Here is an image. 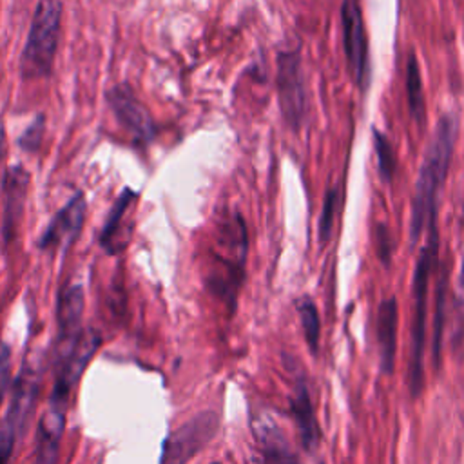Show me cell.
<instances>
[{"label": "cell", "instance_id": "1", "mask_svg": "<svg viewBox=\"0 0 464 464\" xmlns=\"http://www.w3.org/2000/svg\"><path fill=\"white\" fill-rule=\"evenodd\" d=\"M457 136L455 118L446 114L439 120L430 143L426 147L424 160L417 176L413 199H411V219H410V237L415 243L430 223L435 221L437 201L440 187L446 179L453 147Z\"/></svg>", "mask_w": 464, "mask_h": 464}, {"label": "cell", "instance_id": "19", "mask_svg": "<svg viewBox=\"0 0 464 464\" xmlns=\"http://www.w3.org/2000/svg\"><path fill=\"white\" fill-rule=\"evenodd\" d=\"M16 437H18L16 428L5 417L4 422L0 424V464H11L13 453H14Z\"/></svg>", "mask_w": 464, "mask_h": 464}, {"label": "cell", "instance_id": "12", "mask_svg": "<svg viewBox=\"0 0 464 464\" xmlns=\"http://www.w3.org/2000/svg\"><path fill=\"white\" fill-rule=\"evenodd\" d=\"M397 301L393 297L384 299L379 304L377 310V350H379V361H381V370L384 373L393 372L395 364V350H397Z\"/></svg>", "mask_w": 464, "mask_h": 464}, {"label": "cell", "instance_id": "20", "mask_svg": "<svg viewBox=\"0 0 464 464\" xmlns=\"http://www.w3.org/2000/svg\"><path fill=\"white\" fill-rule=\"evenodd\" d=\"M335 207H337V190L330 188L324 194V205H323V212H321V219H319V237H321V241L328 239V236H330Z\"/></svg>", "mask_w": 464, "mask_h": 464}, {"label": "cell", "instance_id": "9", "mask_svg": "<svg viewBox=\"0 0 464 464\" xmlns=\"http://www.w3.org/2000/svg\"><path fill=\"white\" fill-rule=\"evenodd\" d=\"M109 103L118 121L127 129V132L134 140L147 141L152 138L154 134L152 118L127 85H116L109 92Z\"/></svg>", "mask_w": 464, "mask_h": 464}, {"label": "cell", "instance_id": "4", "mask_svg": "<svg viewBox=\"0 0 464 464\" xmlns=\"http://www.w3.org/2000/svg\"><path fill=\"white\" fill-rule=\"evenodd\" d=\"M219 417L214 411H201L178 430H174L163 446L160 464H187L216 435Z\"/></svg>", "mask_w": 464, "mask_h": 464}, {"label": "cell", "instance_id": "6", "mask_svg": "<svg viewBox=\"0 0 464 464\" xmlns=\"http://www.w3.org/2000/svg\"><path fill=\"white\" fill-rule=\"evenodd\" d=\"M277 91L281 112L292 127H299L306 114V94L301 76L299 54L290 51L279 54L277 62Z\"/></svg>", "mask_w": 464, "mask_h": 464}, {"label": "cell", "instance_id": "24", "mask_svg": "<svg viewBox=\"0 0 464 464\" xmlns=\"http://www.w3.org/2000/svg\"><path fill=\"white\" fill-rule=\"evenodd\" d=\"M4 149H5V130H4V121L0 118V160L4 156Z\"/></svg>", "mask_w": 464, "mask_h": 464}, {"label": "cell", "instance_id": "15", "mask_svg": "<svg viewBox=\"0 0 464 464\" xmlns=\"http://www.w3.org/2000/svg\"><path fill=\"white\" fill-rule=\"evenodd\" d=\"M132 199H134V194L129 192V190H125V192L118 198V201H116L114 207H112V212H111L109 218H107L105 228H103V232L100 234V243H102V246H103L109 254H116L118 250H121V248L125 246V241L121 239V228H123L121 219H123V216H125V212H127V208H129V205H130Z\"/></svg>", "mask_w": 464, "mask_h": 464}, {"label": "cell", "instance_id": "10", "mask_svg": "<svg viewBox=\"0 0 464 464\" xmlns=\"http://www.w3.org/2000/svg\"><path fill=\"white\" fill-rule=\"evenodd\" d=\"M65 404L49 401L47 410L38 426L34 464H58L60 442L65 428Z\"/></svg>", "mask_w": 464, "mask_h": 464}, {"label": "cell", "instance_id": "3", "mask_svg": "<svg viewBox=\"0 0 464 464\" xmlns=\"http://www.w3.org/2000/svg\"><path fill=\"white\" fill-rule=\"evenodd\" d=\"M62 11L60 0H38L20 60L25 80L45 78L51 72L62 29Z\"/></svg>", "mask_w": 464, "mask_h": 464}, {"label": "cell", "instance_id": "18", "mask_svg": "<svg viewBox=\"0 0 464 464\" xmlns=\"http://www.w3.org/2000/svg\"><path fill=\"white\" fill-rule=\"evenodd\" d=\"M373 147H375V156H377V165H379V172L382 176V179L390 181L393 172H395V152L390 145V141L386 140V136H382L381 132L375 130V138H373Z\"/></svg>", "mask_w": 464, "mask_h": 464}, {"label": "cell", "instance_id": "13", "mask_svg": "<svg viewBox=\"0 0 464 464\" xmlns=\"http://www.w3.org/2000/svg\"><path fill=\"white\" fill-rule=\"evenodd\" d=\"M38 388H40L38 372L33 366H25L22 370L20 377H18L14 397H13V402H11V410L7 413V419L13 422L18 435L24 433V430L27 426V419L33 413L34 401H36V395H38Z\"/></svg>", "mask_w": 464, "mask_h": 464}, {"label": "cell", "instance_id": "7", "mask_svg": "<svg viewBox=\"0 0 464 464\" xmlns=\"http://www.w3.org/2000/svg\"><path fill=\"white\" fill-rule=\"evenodd\" d=\"M83 288L80 285L67 286L58 299V361L67 357L78 344L83 315Z\"/></svg>", "mask_w": 464, "mask_h": 464}, {"label": "cell", "instance_id": "23", "mask_svg": "<svg viewBox=\"0 0 464 464\" xmlns=\"http://www.w3.org/2000/svg\"><path fill=\"white\" fill-rule=\"evenodd\" d=\"M377 250H379L381 259H382L384 263H388V259H390V237H388L384 227H379V234H377Z\"/></svg>", "mask_w": 464, "mask_h": 464}, {"label": "cell", "instance_id": "14", "mask_svg": "<svg viewBox=\"0 0 464 464\" xmlns=\"http://www.w3.org/2000/svg\"><path fill=\"white\" fill-rule=\"evenodd\" d=\"M290 408H292V415L297 426V433H299V440L303 444V448L306 451L315 450L317 442H319V426L315 420V413H314V406H312V399L308 393V388L303 381H297L294 395L290 399Z\"/></svg>", "mask_w": 464, "mask_h": 464}, {"label": "cell", "instance_id": "11", "mask_svg": "<svg viewBox=\"0 0 464 464\" xmlns=\"http://www.w3.org/2000/svg\"><path fill=\"white\" fill-rule=\"evenodd\" d=\"M29 187V174L20 165L7 169L4 178V236L11 239L18 228Z\"/></svg>", "mask_w": 464, "mask_h": 464}, {"label": "cell", "instance_id": "17", "mask_svg": "<svg viewBox=\"0 0 464 464\" xmlns=\"http://www.w3.org/2000/svg\"><path fill=\"white\" fill-rule=\"evenodd\" d=\"M299 319H301V326H303V334L306 339V344L310 348L312 353H317V346H319V312L315 303L310 297H301L295 304Z\"/></svg>", "mask_w": 464, "mask_h": 464}, {"label": "cell", "instance_id": "21", "mask_svg": "<svg viewBox=\"0 0 464 464\" xmlns=\"http://www.w3.org/2000/svg\"><path fill=\"white\" fill-rule=\"evenodd\" d=\"M44 134V116H38L20 136V147L25 150H34L38 149Z\"/></svg>", "mask_w": 464, "mask_h": 464}, {"label": "cell", "instance_id": "2", "mask_svg": "<svg viewBox=\"0 0 464 464\" xmlns=\"http://www.w3.org/2000/svg\"><path fill=\"white\" fill-rule=\"evenodd\" d=\"M428 239L417 256L413 270V317H411V357L408 366L410 392L417 397L424 386V344H426V314H428V286L430 276L437 263L439 232L435 221L428 227Z\"/></svg>", "mask_w": 464, "mask_h": 464}, {"label": "cell", "instance_id": "5", "mask_svg": "<svg viewBox=\"0 0 464 464\" xmlns=\"http://www.w3.org/2000/svg\"><path fill=\"white\" fill-rule=\"evenodd\" d=\"M341 20L344 54L352 78L361 89H364L368 82V40L357 0H343Z\"/></svg>", "mask_w": 464, "mask_h": 464}, {"label": "cell", "instance_id": "8", "mask_svg": "<svg viewBox=\"0 0 464 464\" xmlns=\"http://www.w3.org/2000/svg\"><path fill=\"white\" fill-rule=\"evenodd\" d=\"M85 214L87 203L85 198L78 192L56 212L47 230L40 237V246L44 250H56L60 246L71 245L83 227Z\"/></svg>", "mask_w": 464, "mask_h": 464}, {"label": "cell", "instance_id": "22", "mask_svg": "<svg viewBox=\"0 0 464 464\" xmlns=\"http://www.w3.org/2000/svg\"><path fill=\"white\" fill-rule=\"evenodd\" d=\"M9 377H11V350L5 343L0 341V402L5 395Z\"/></svg>", "mask_w": 464, "mask_h": 464}, {"label": "cell", "instance_id": "16", "mask_svg": "<svg viewBox=\"0 0 464 464\" xmlns=\"http://www.w3.org/2000/svg\"><path fill=\"white\" fill-rule=\"evenodd\" d=\"M406 91H408V102L411 109V116L417 120L419 125L424 121V96H422V82H420V71L415 54L411 53L408 56L406 65Z\"/></svg>", "mask_w": 464, "mask_h": 464}, {"label": "cell", "instance_id": "25", "mask_svg": "<svg viewBox=\"0 0 464 464\" xmlns=\"http://www.w3.org/2000/svg\"><path fill=\"white\" fill-rule=\"evenodd\" d=\"M212 464H219V462H212Z\"/></svg>", "mask_w": 464, "mask_h": 464}]
</instances>
